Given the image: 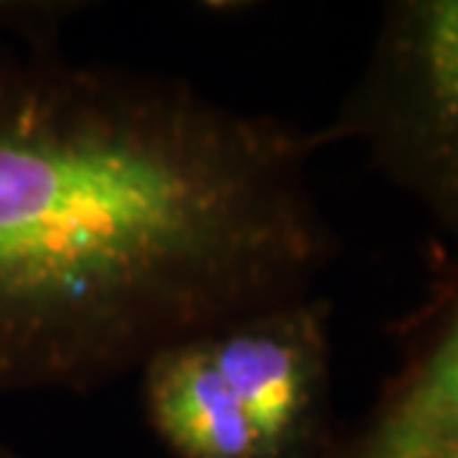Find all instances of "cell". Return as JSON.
<instances>
[{
  "mask_svg": "<svg viewBox=\"0 0 458 458\" xmlns=\"http://www.w3.org/2000/svg\"><path fill=\"white\" fill-rule=\"evenodd\" d=\"M328 324L313 293L165 346L138 372L148 428L174 458H324L339 430Z\"/></svg>",
  "mask_w": 458,
  "mask_h": 458,
  "instance_id": "cell-2",
  "label": "cell"
},
{
  "mask_svg": "<svg viewBox=\"0 0 458 458\" xmlns=\"http://www.w3.org/2000/svg\"><path fill=\"white\" fill-rule=\"evenodd\" d=\"M397 349L372 405L324 458H458V262L400 327Z\"/></svg>",
  "mask_w": 458,
  "mask_h": 458,
  "instance_id": "cell-4",
  "label": "cell"
},
{
  "mask_svg": "<svg viewBox=\"0 0 458 458\" xmlns=\"http://www.w3.org/2000/svg\"><path fill=\"white\" fill-rule=\"evenodd\" d=\"M87 11L82 0H0V64L64 51L62 36Z\"/></svg>",
  "mask_w": 458,
  "mask_h": 458,
  "instance_id": "cell-5",
  "label": "cell"
},
{
  "mask_svg": "<svg viewBox=\"0 0 458 458\" xmlns=\"http://www.w3.org/2000/svg\"><path fill=\"white\" fill-rule=\"evenodd\" d=\"M327 146L354 143L408 194L458 262V0H397L346 92Z\"/></svg>",
  "mask_w": 458,
  "mask_h": 458,
  "instance_id": "cell-3",
  "label": "cell"
},
{
  "mask_svg": "<svg viewBox=\"0 0 458 458\" xmlns=\"http://www.w3.org/2000/svg\"><path fill=\"white\" fill-rule=\"evenodd\" d=\"M321 131L64 51L0 64V393L102 390L306 298L336 258Z\"/></svg>",
  "mask_w": 458,
  "mask_h": 458,
  "instance_id": "cell-1",
  "label": "cell"
},
{
  "mask_svg": "<svg viewBox=\"0 0 458 458\" xmlns=\"http://www.w3.org/2000/svg\"><path fill=\"white\" fill-rule=\"evenodd\" d=\"M0 458H29V456H23L21 451H18L16 445H11V443L5 441L3 436H0Z\"/></svg>",
  "mask_w": 458,
  "mask_h": 458,
  "instance_id": "cell-6",
  "label": "cell"
}]
</instances>
